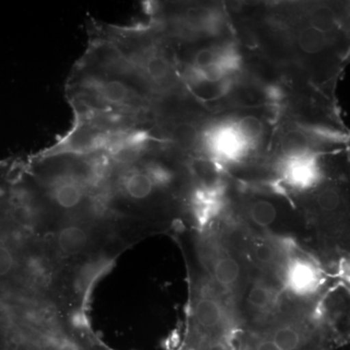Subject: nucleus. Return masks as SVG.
Wrapping results in <instances>:
<instances>
[{
	"mask_svg": "<svg viewBox=\"0 0 350 350\" xmlns=\"http://www.w3.org/2000/svg\"><path fill=\"white\" fill-rule=\"evenodd\" d=\"M66 92L75 113L119 117L139 125L148 107V96L137 85L81 59L69 76Z\"/></svg>",
	"mask_w": 350,
	"mask_h": 350,
	"instance_id": "obj_1",
	"label": "nucleus"
},
{
	"mask_svg": "<svg viewBox=\"0 0 350 350\" xmlns=\"http://www.w3.org/2000/svg\"><path fill=\"white\" fill-rule=\"evenodd\" d=\"M282 180L299 192L319 187L323 181V170L319 157L310 149L284 155L280 165Z\"/></svg>",
	"mask_w": 350,
	"mask_h": 350,
	"instance_id": "obj_2",
	"label": "nucleus"
},
{
	"mask_svg": "<svg viewBox=\"0 0 350 350\" xmlns=\"http://www.w3.org/2000/svg\"><path fill=\"white\" fill-rule=\"evenodd\" d=\"M204 144L214 160L224 163L238 162L252 148L239 135L234 122L209 129L204 133Z\"/></svg>",
	"mask_w": 350,
	"mask_h": 350,
	"instance_id": "obj_3",
	"label": "nucleus"
},
{
	"mask_svg": "<svg viewBox=\"0 0 350 350\" xmlns=\"http://www.w3.org/2000/svg\"><path fill=\"white\" fill-rule=\"evenodd\" d=\"M246 305L250 312L260 319L273 317L280 306V292L271 283L259 280L250 287Z\"/></svg>",
	"mask_w": 350,
	"mask_h": 350,
	"instance_id": "obj_4",
	"label": "nucleus"
},
{
	"mask_svg": "<svg viewBox=\"0 0 350 350\" xmlns=\"http://www.w3.org/2000/svg\"><path fill=\"white\" fill-rule=\"evenodd\" d=\"M50 194L62 208H75L84 199L85 186L78 175L66 172L57 175L51 181Z\"/></svg>",
	"mask_w": 350,
	"mask_h": 350,
	"instance_id": "obj_5",
	"label": "nucleus"
},
{
	"mask_svg": "<svg viewBox=\"0 0 350 350\" xmlns=\"http://www.w3.org/2000/svg\"><path fill=\"white\" fill-rule=\"evenodd\" d=\"M194 317L200 328L206 331H218L225 322L224 306L215 297H202L196 303Z\"/></svg>",
	"mask_w": 350,
	"mask_h": 350,
	"instance_id": "obj_6",
	"label": "nucleus"
},
{
	"mask_svg": "<svg viewBox=\"0 0 350 350\" xmlns=\"http://www.w3.org/2000/svg\"><path fill=\"white\" fill-rule=\"evenodd\" d=\"M155 187V182L145 167H131L122 178L124 193L131 200L147 199L154 192Z\"/></svg>",
	"mask_w": 350,
	"mask_h": 350,
	"instance_id": "obj_7",
	"label": "nucleus"
},
{
	"mask_svg": "<svg viewBox=\"0 0 350 350\" xmlns=\"http://www.w3.org/2000/svg\"><path fill=\"white\" fill-rule=\"evenodd\" d=\"M213 275L219 287L232 290L241 280V266L231 254H220L213 261Z\"/></svg>",
	"mask_w": 350,
	"mask_h": 350,
	"instance_id": "obj_8",
	"label": "nucleus"
},
{
	"mask_svg": "<svg viewBox=\"0 0 350 350\" xmlns=\"http://www.w3.org/2000/svg\"><path fill=\"white\" fill-rule=\"evenodd\" d=\"M57 245L66 255H75L82 252L88 243V234L82 228L68 226L57 234Z\"/></svg>",
	"mask_w": 350,
	"mask_h": 350,
	"instance_id": "obj_9",
	"label": "nucleus"
},
{
	"mask_svg": "<svg viewBox=\"0 0 350 350\" xmlns=\"http://www.w3.org/2000/svg\"><path fill=\"white\" fill-rule=\"evenodd\" d=\"M248 214L253 224L265 230L271 229L275 224L278 216L275 204L266 200L252 202Z\"/></svg>",
	"mask_w": 350,
	"mask_h": 350,
	"instance_id": "obj_10",
	"label": "nucleus"
},
{
	"mask_svg": "<svg viewBox=\"0 0 350 350\" xmlns=\"http://www.w3.org/2000/svg\"><path fill=\"white\" fill-rule=\"evenodd\" d=\"M234 125H236L239 135L251 147L257 144L264 131V126H262L261 120L254 116L243 117L238 121H234Z\"/></svg>",
	"mask_w": 350,
	"mask_h": 350,
	"instance_id": "obj_11",
	"label": "nucleus"
},
{
	"mask_svg": "<svg viewBox=\"0 0 350 350\" xmlns=\"http://www.w3.org/2000/svg\"><path fill=\"white\" fill-rule=\"evenodd\" d=\"M278 250L275 244L269 241H257L252 245L253 259L256 261L262 268H271L278 262Z\"/></svg>",
	"mask_w": 350,
	"mask_h": 350,
	"instance_id": "obj_12",
	"label": "nucleus"
},
{
	"mask_svg": "<svg viewBox=\"0 0 350 350\" xmlns=\"http://www.w3.org/2000/svg\"><path fill=\"white\" fill-rule=\"evenodd\" d=\"M299 45L304 52L314 54L323 49L325 46V38L322 32L310 27L301 31L299 36Z\"/></svg>",
	"mask_w": 350,
	"mask_h": 350,
	"instance_id": "obj_13",
	"label": "nucleus"
},
{
	"mask_svg": "<svg viewBox=\"0 0 350 350\" xmlns=\"http://www.w3.org/2000/svg\"><path fill=\"white\" fill-rule=\"evenodd\" d=\"M14 259L10 251L0 246V276L6 275L13 268Z\"/></svg>",
	"mask_w": 350,
	"mask_h": 350,
	"instance_id": "obj_14",
	"label": "nucleus"
},
{
	"mask_svg": "<svg viewBox=\"0 0 350 350\" xmlns=\"http://www.w3.org/2000/svg\"><path fill=\"white\" fill-rule=\"evenodd\" d=\"M250 350H280L268 335L254 340Z\"/></svg>",
	"mask_w": 350,
	"mask_h": 350,
	"instance_id": "obj_15",
	"label": "nucleus"
}]
</instances>
